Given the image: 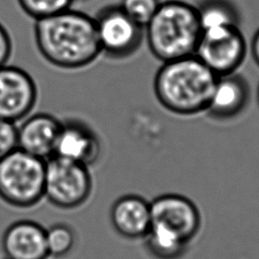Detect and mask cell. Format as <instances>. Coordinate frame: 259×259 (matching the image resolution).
<instances>
[{"mask_svg":"<svg viewBox=\"0 0 259 259\" xmlns=\"http://www.w3.org/2000/svg\"><path fill=\"white\" fill-rule=\"evenodd\" d=\"M160 4L159 0H121L119 7L135 22L145 27Z\"/></svg>","mask_w":259,"mask_h":259,"instance_id":"obj_19","label":"cell"},{"mask_svg":"<svg viewBox=\"0 0 259 259\" xmlns=\"http://www.w3.org/2000/svg\"><path fill=\"white\" fill-rule=\"evenodd\" d=\"M151 225L161 226L189 244L199 235L202 218L197 205L178 193H165L150 202Z\"/></svg>","mask_w":259,"mask_h":259,"instance_id":"obj_8","label":"cell"},{"mask_svg":"<svg viewBox=\"0 0 259 259\" xmlns=\"http://www.w3.org/2000/svg\"><path fill=\"white\" fill-rule=\"evenodd\" d=\"M214 75L194 55L164 62L154 78V92L168 111L192 115L205 111Z\"/></svg>","mask_w":259,"mask_h":259,"instance_id":"obj_2","label":"cell"},{"mask_svg":"<svg viewBox=\"0 0 259 259\" xmlns=\"http://www.w3.org/2000/svg\"><path fill=\"white\" fill-rule=\"evenodd\" d=\"M37 99L33 78L23 69L0 67V119L16 122L29 115Z\"/></svg>","mask_w":259,"mask_h":259,"instance_id":"obj_9","label":"cell"},{"mask_svg":"<svg viewBox=\"0 0 259 259\" xmlns=\"http://www.w3.org/2000/svg\"><path fill=\"white\" fill-rule=\"evenodd\" d=\"M17 149V126L15 122L0 119V159Z\"/></svg>","mask_w":259,"mask_h":259,"instance_id":"obj_20","label":"cell"},{"mask_svg":"<svg viewBox=\"0 0 259 259\" xmlns=\"http://www.w3.org/2000/svg\"><path fill=\"white\" fill-rule=\"evenodd\" d=\"M247 53L246 39L238 26L202 31L194 56L214 75L235 73Z\"/></svg>","mask_w":259,"mask_h":259,"instance_id":"obj_6","label":"cell"},{"mask_svg":"<svg viewBox=\"0 0 259 259\" xmlns=\"http://www.w3.org/2000/svg\"><path fill=\"white\" fill-rule=\"evenodd\" d=\"M257 101H258V104H259V86H258V89H257Z\"/></svg>","mask_w":259,"mask_h":259,"instance_id":"obj_23","label":"cell"},{"mask_svg":"<svg viewBox=\"0 0 259 259\" xmlns=\"http://www.w3.org/2000/svg\"><path fill=\"white\" fill-rule=\"evenodd\" d=\"M34 40L44 59L62 69L86 67L101 53L94 18L70 8L35 20Z\"/></svg>","mask_w":259,"mask_h":259,"instance_id":"obj_1","label":"cell"},{"mask_svg":"<svg viewBox=\"0 0 259 259\" xmlns=\"http://www.w3.org/2000/svg\"><path fill=\"white\" fill-rule=\"evenodd\" d=\"M61 120L47 112L27 115L17 126V148L41 159L54 154Z\"/></svg>","mask_w":259,"mask_h":259,"instance_id":"obj_11","label":"cell"},{"mask_svg":"<svg viewBox=\"0 0 259 259\" xmlns=\"http://www.w3.org/2000/svg\"><path fill=\"white\" fill-rule=\"evenodd\" d=\"M110 223L114 231L126 240H143L151 228L150 202L137 194L118 197L111 205Z\"/></svg>","mask_w":259,"mask_h":259,"instance_id":"obj_12","label":"cell"},{"mask_svg":"<svg viewBox=\"0 0 259 259\" xmlns=\"http://www.w3.org/2000/svg\"><path fill=\"white\" fill-rule=\"evenodd\" d=\"M101 145L97 135L78 119L61 121L53 156L90 166L100 155Z\"/></svg>","mask_w":259,"mask_h":259,"instance_id":"obj_10","label":"cell"},{"mask_svg":"<svg viewBox=\"0 0 259 259\" xmlns=\"http://www.w3.org/2000/svg\"><path fill=\"white\" fill-rule=\"evenodd\" d=\"M101 52L113 59H124L140 47L144 27L128 17L119 6L102 9L94 18Z\"/></svg>","mask_w":259,"mask_h":259,"instance_id":"obj_7","label":"cell"},{"mask_svg":"<svg viewBox=\"0 0 259 259\" xmlns=\"http://www.w3.org/2000/svg\"><path fill=\"white\" fill-rule=\"evenodd\" d=\"M89 167L52 156L46 160L44 197L52 204L69 209L82 205L92 191Z\"/></svg>","mask_w":259,"mask_h":259,"instance_id":"obj_5","label":"cell"},{"mask_svg":"<svg viewBox=\"0 0 259 259\" xmlns=\"http://www.w3.org/2000/svg\"><path fill=\"white\" fill-rule=\"evenodd\" d=\"M73 0H18L22 10L35 20L55 15L70 8Z\"/></svg>","mask_w":259,"mask_h":259,"instance_id":"obj_18","label":"cell"},{"mask_svg":"<svg viewBox=\"0 0 259 259\" xmlns=\"http://www.w3.org/2000/svg\"><path fill=\"white\" fill-rule=\"evenodd\" d=\"M2 248L7 259H47L46 229L31 221H19L4 232Z\"/></svg>","mask_w":259,"mask_h":259,"instance_id":"obj_13","label":"cell"},{"mask_svg":"<svg viewBox=\"0 0 259 259\" xmlns=\"http://www.w3.org/2000/svg\"><path fill=\"white\" fill-rule=\"evenodd\" d=\"M12 54V40L8 30L0 23V67L6 65Z\"/></svg>","mask_w":259,"mask_h":259,"instance_id":"obj_21","label":"cell"},{"mask_svg":"<svg viewBox=\"0 0 259 259\" xmlns=\"http://www.w3.org/2000/svg\"><path fill=\"white\" fill-rule=\"evenodd\" d=\"M75 241V233L68 225L56 224L46 230V242L49 256H66L73 249Z\"/></svg>","mask_w":259,"mask_h":259,"instance_id":"obj_17","label":"cell"},{"mask_svg":"<svg viewBox=\"0 0 259 259\" xmlns=\"http://www.w3.org/2000/svg\"><path fill=\"white\" fill-rule=\"evenodd\" d=\"M143 242L145 250L154 259H181L191 245L175 233L158 225H151Z\"/></svg>","mask_w":259,"mask_h":259,"instance_id":"obj_15","label":"cell"},{"mask_svg":"<svg viewBox=\"0 0 259 259\" xmlns=\"http://www.w3.org/2000/svg\"><path fill=\"white\" fill-rule=\"evenodd\" d=\"M144 29L152 55L162 63L194 55L202 32L196 8L176 0L161 3Z\"/></svg>","mask_w":259,"mask_h":259,"instance_id":"obj_3","label":"cell"},{"mask_svg":"<svg viewBox=\"0 0 259 259\" xmlns=\"http://www.w3.org/2000/svg\"><path fill=\"white\" fill-rule=\"evenodd\" d=\"M251 54L255 63L259 66V28L256 30L251 40Z\"/></svg>","mask_w":259,"mask_h":259,"instance_id":"obj_22","label":"cell"},{"mask_svg":"<svg viewBox=\"0 0 259 259\" xmlns=\"http://www.w3.org/2000/svg\"><path fill=\"white\" fill-rule=\"evenodd\" d=\"M196 10L201 31L238 26L237 13L225 2L208 1Z\"/></svg>","mask_w":259,"mask_h":259,"instance_id":"obj_16","label":"cell"},{"mask_svg":"<svg viewBox=\"0 0 259 259\" xmlns=\"http://www.w3.org/2000/svg\"><path fill=\"white\" fill-rule=\"evenodd\" d=\"M46 160L20 149L0 159V198L16 207H29L44 198Z\"/></svg>","mask_w":259,"mask_h":259,"instance_id":"obj_4","label":"cell"},{"mask_svg":"<svg viewBox=\"0 0 259 259\" xmlns=\"http://www.w3.org/2000/svg\"><path fill=\"white\" fill-rule=\"evenodd\" d=\"M249 99L246 80L235 73L218 76L205 111L213 118L229 119L240 114Z\"/></svg>","mask_w":259,"mask_h":259,"instance_id":"obj_14","label":"cell"}]
</instances>
